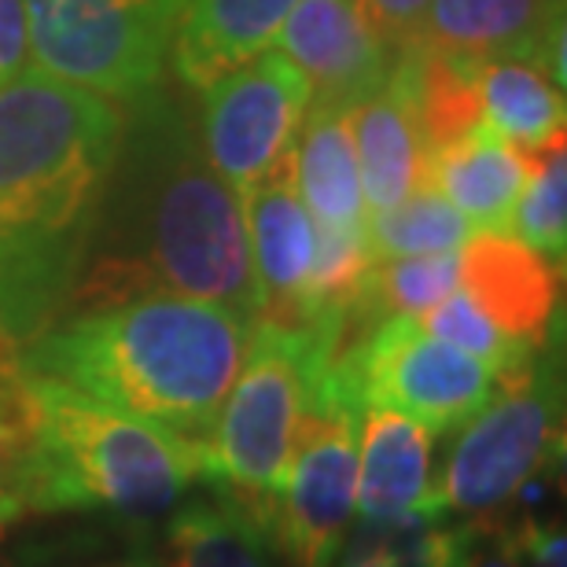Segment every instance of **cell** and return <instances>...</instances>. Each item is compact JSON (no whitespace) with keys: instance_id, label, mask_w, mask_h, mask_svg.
<instances>
[{"instance_id":"cell-1","label":"cell","mask_w":567,"mask_h":567,"mask_svg":"<svg viewBox=\"0 0 567 567\" xmlns=\"http://www.w3.org/2000/svg\"><path fill=\"white\" fill-rule=\"evenodd\" d=\"M107 96L55 74L0 82V339L27 347L71 306L122 155Z\"/></svg>"},{"instance_id":"cell-2","label":"cell","mask_w":567,"mask_h":567,"mask_svg":"<svg viewBox=\"0 0 567 567\" xmlns=\"http://www.w3.org/2000/svg\"><path fill=\"white\" fill-rule=\"evenodd\" d=\"M255 321L185 295H137L63 313L16 350V369L207 442Z\"/></svg>"},{"instance_id":"cell-3","label":"cell","mask_w":567,"mask_h":567,"mask_svg":"<svg viewBox=\"0 0 567 567\" xmlns=\"http://www.w3.org/2000/svg\"><path fill=\"white\" fill-rule=\"evenodd\" d=\"M126 147L137 155L133 174L141 177L122 203L126 221L118 225V244L85 258L66 313L163 291L229 306L255 321L244 203L233 185L192 144L166 100L144 107L137 141Z\"/></svg>"},{"instance_id":"cell-4","label":"cell","mask_w":567,"mask_h":567,"mask_svg":"<svg viewBox=\"0 0 567 567\" xmlns=\"http://www.w3.org/2000/svg\"><path fill=\"white\" fill-rule=\"evenodd\" d=\"M19 383L30 421V513L111 508L137 519L163 516L203 480L199 442L60 380L19 372Z\"/></svg>"},{"instance_id":"cell-5","label":"cell","mask_w":567,"mask_h":567,"mask_svg":"<svg viewBox=\"0 0 567 567\" xmlns=\"http://www.w3.org/2000/svg\"><path fill=\"white\" fill-rule=\"evenodd\" d=\"M332 347L310 328L255 321L240 372L203 442V480L236 505L262 513L288 475L295 427Z\"/></svg>"},{"instance_id":"cell-6","label":"cell","mask_w":567,"mask_h":567,"mask_svg":"<svg viewBox=\"0 0 567 567\" xmlns=\"http://www.w3.org/2000/svg\"><path fill=\"white\" fill-rule=\"evenodd\" d=\"M461 427L435 497L472 527H494L508 516L519 491L564 457L560 369L549 343L497 372L494 394Z\"/></svg>"},{"instance_id":"cell-7","label":"cell","mask_w":567,"mask_h":567,"mask_svg":"<svg viewBox=\"0 0 567 567\" xmlns=\"http://www.w3.org/2000/svg\"><path fill=\"white\" fill-rule=\"evenodd\" d=\"M185 0H22L44 74L107 100L152 96Z\"/></svg>"},{"instance_id":"cell-8","label":"cell","mask_w":567,"mask_h":567,"mask_svg":"<svg viewBox=\"0 0 567 567\" xmlns=\"http://www.w3.org/2000/svg\"><path fill=\"white\" fill-rule=\"evenodd\" d=\"M358 405L332 377H317L295 427L280 494L255 513L291 567H324L358 516Z\"/></svg>"},{"instance_id":"cell-9","label":"cell","mask_w":567,"mask_h":567,"mask_svg":"<svg viewBox=\"0 0 567 567\" xmlns=\"http://www.w3.org/2000/svg\"><path fill=\"white\" fill-rule=\"evenodd\" d=\"M332 377L358 410L383 405L427 427L431 435L461 427L497 388L491 365L442 343L405 313L383 317L347 350H339Z\"/></svg>"},{"instance_id":"cell-10","label":"cell","mask_w":567,"mask_h":567,"mask_svg":"<svg viewBox=\"0 0 567 567\" xmlns=\"http://www.w3.org/2000/svg\"><path fill=\"white\" fill-rule=\"evenodd\" d=\"M203 96V152L244 199L295 144L310 85L288 55L266 49L218 78Z\"/></svg>"},{"instance_id":"cell-11","label":"cell","mask_w":567,"mask_h":567,"mask_svg":"<svg viewBox=\"0 0 567 567\" xmlns=\"http://www.w3.org/2000/svg\"><path fill=\"white\" fill-rule=\"evenodd\" d=\"M277 41L310 85V107L347 115L380 93L394 63V44L372 27L361 0H295Z\"/></svg>"},{"instance_id":"cell-12","label":"cell","mask_w":567,"mask_h":567,"mask_svg":"<svg viewBox=\"0 0 567 567\" xmlns=\"http://www.w3.org/2000/svg\"><path fill=\"white\" fill-rule=\"evenodd\" d=\"M244 225L258 317L277 328H306V284L313 262V221L299 196L295 177V144L284 152L266 177L247 192Z\"/></svg>"},{"instance_id":"cell-13","label":"cell","mask_w":567,"mask_h":567,"mask_svg":"<svg viewBox=\"0 0 567 567\" xmlns=\"http://www.w3.org/2000/svg\"><path fill=\"white\" fill-rule=\"evenodd\" d=\"M416 38L472 63L524 60L564 89V0H427Z\"/></svg>"},{"instance_id":"cell-14","label":"cell","mask_w":567,"mask_h":567,"mask_svg":"<svg viewBox=\"0 0 567 567\" xmlns=\"http://www.w3.org/2000/svg\"><path fill=\"white\" fill-rule=\"evenodd\" d=\"M464 295L491 317L494 328L524 347H546L560 302L553 258L516 240L513 233H472L461 247Z\"/></svg>"},{"instance_id":"cell-15","label":"cell","mask_w":567,"mask_h":567,"mask_svg":"<svg viewBox=\"0 0 567 567\" xmlns=\"http://www.w3.org/2000/svg\"><path fill=\"white\" fill-rule=\"evenodd\" d=\"M530 174V147L480 122L472 133L427 155V185L464 214L472 233H508Z\"/></svg>"},{"instance_id":"cell-16","label":"cell","mask_w":567,"mask_h":567,"mask_svg":"<svg viewBox=\"0 0 567 567\" xmlns=\"http://www.w3.org/2000/svg\"><path fill=\"white\" fill-rule=\"evenodd\" d=\"M295 0H185L169 41L181 82L207 93L277 41Z\"/></svg>"},{"instance_id":"cell-17","label":"cell","mask_w":567,"mask_h":567,"mask_svg":"<svg viewBox=\"0 0 567 567\" xmlns=\"http://www.w3.org/2000/svg\"><path fill=\"white\" fill-rule=\"evenodd\" d=\"M431 502H439L431 486V431L383 405H365L358 413V513L391 519Z\"/></svg>"},{"instance_id":"cell-18","label":"cell","mask_w":567,"mask_h":567,"mask_svg":"<svg viewBox=\"0 0 567 567\" xmlns=\"http://www.w3.org/2000/svg\"><path fill=\"white\" fill-rule=\"evenodd\" d=\"M350 133H354L365 214L388 210L410 192L427 185L424 144L416 133L410 96L394 74H388L380 93H372L365 104L354 107Z\"/></svg>"},{"instance_id":"cell-19","label":"cell","mask_w":567,"mask_h":567,"mask_svg":"<svg viewBox=\"0 0 567 567\" xmlns=\"http://www.w3.org/2000/svg\"><path fill=\"white\" fill-rule=\"evenodd\" d=\"M350 115L332 107H306L302 141H295V177L317 225L365 229V196H361Z\"/></svg>"},{"instance_id":"cell-20","label":"cell","mask_w":567,"mask_h":567,"mask_svg":"<svg viewBox=\"0 0 567 567\" xmlns=\"http://www.w3.org/2000/svg\"><path fill=\"white\" fill-rule=\"evenodd\" d=\"M163 567H288L251 508L233 497L192 502L166 524Z\"/></svg>"},{"instance_id":"cell-21","label":"cell","mask_w":567,"mask_h":567,"mask_svg":"<svg viewBox=\"0 0 567 567\" xmlns=\"http://www.w3.org/2000/svg\"><path fill=\"white\" fill-rule=\"evenodd\" d=\"M442 516L446 508L439 502L391 519L361 516L324 567H461L472 524H446Z\"/></svg>"},{"instance_id":"cell-22","label":"cell","mask_w":567,"mask_h":567,"mask_svg":"<svg viewBox=\"0 0 567 567\" xmlns=\"http://www.w3.org/2000/svg\"><path fill=\"white\" fill-rule=\"evenodd\" d=\"M483 122L519 147L564 141V89L524 60H491L475 74Z\"/></svg>"},{"instance_id":"cell-23","label":"cell","mask_w":567,"mask_h":567,"mask_svg":"<svg viewBox=\"0 0 567 567\" xmlns=\"http://www.w3.org/2000/svg\"><path fill=\"white\" fill-rule=\"evenodd\" d=\"M472 236L464 214L439 188H416L388 210L365 214V244L372 262L383 258H413L461 251Z\"/></svg>"},{"instance_id":"cell-24","label":"cell","mask_w":567,"mask_h":567,"mask_svg":"<svg viewBox=\"0 0 567 567\" xmlns=\"http://www.w3.org/2000/svg\"><path fill=\"white\" fill-rule=\"evenodd\" d=\"M516 240L546 258H564L567 247V152L564 141L530 147V174L513 210Z\"/></svg>"},{"instance_id":"cell-25","label":"cell","mask_w":567,"mask_h":567,"mask_svg":"<svg viewBox=\"0 0 567 567\" xmlns=\"http://www.w3.org/2000/svg\"><path fill=\"white\" fill-rule=\"evenodd\" d=\"M30 513V421L16 372V347L0 343V516Z\"/></svg>"},{"instance_id":"cell-26","label":"cell","mask_w":567,"mask_h":567,"mask_svg":"<svg viewBox=\"0 0 567 567\" xmlns=\"http://www.w3.org/2000/svg\"><path fill=\"white\" fill-rule=\"evenodd\" d=\"M424 328L442 343L464 350V354L480 358L483 365H491L494 372H505L527 361L535 354L538 347H524V343H513L508 336H502L494 328V321L486 317L480 306H475L464 291H450L446 299L431 306L427 313L416 317Z\"/></svg>"},{"instance_id":"cell-27","label":"cell","mask_w":567,"mask_h":567,"mask_svg":"<svg viewBox=\"0 0 567 567\" xmlns=\"http://www.w3.org/2000/svg\"><path fill=\"white\" fill-rule=\"evenodd\" d=\"M508 527L519 546V567H567V538L557 519H513Z\"/></svg>"},{"instance_id":"cell-28","label":"cell","mask_w":567,"mask_h":567,"mask_svg":"<svg viewBox=\"0 0 567 567\" xmlns=\"http://www.w3.org/2000/svg\"><path fill=\"white\" fill-rule=\"evenodd\" d=\"M361 8H365V16L372 19V27L399 49L402 41L421 33L427 0H361Z\"/></svg>"},{"instance_id":"cell-29","label":"cell","mask_w":567,"mask_h":567,"mask_svg":"<svg viewBox=\"0 0 567 567\" xmlns=\"http://www.w3.org/2000/svg\"><path fill=\"white\" fill-rule=\"evenodd\" d=\"M30 63V33L22 0H0V82L27 71Z\"/></svg>"},{"instance_id":"cell-30","label":"cell","mask_w":567,"mask_h":567,"mask_svg":"<svg viewBox=\"0 0 567 567\" xmlns=\"http://www.w3.org/2000/svg\"><path fill=\"white\" fill-rule=\"evenodd\" d=\"M461 567H519V546L508 527H472Z\"/></svg>"},{"instance_id":"cell-31","label":"cell","mask_w":567,"mask_h":567,"mask_svg":"<svg viewBox=\"0 0 567 567\" xmlns=\"http://www.w3.org/2000/svg\"><path fill=\"white\" fill-rule=\"evenodd\" d=\"M11 524H19V519H8V516H0V538H4V530H8ZM0 567H11V560H8V553H4V549H0Z\"/></svg>"},{"instance_id":"cell-32","label":"cell","mask_w":567,"mask_h":567,"mask_svg":"<svg viewBox=\"0 0 567 567\" xmlns=\"http://www.w3.org/2000/svg\"><path fill=\"white\" fill-rule=\"evenodd\" d=\"M0 343H4V339H0Z\"/></svg>"}]
</instances>
